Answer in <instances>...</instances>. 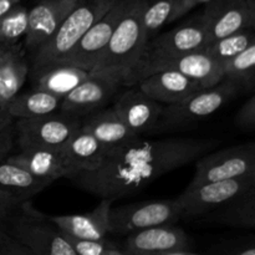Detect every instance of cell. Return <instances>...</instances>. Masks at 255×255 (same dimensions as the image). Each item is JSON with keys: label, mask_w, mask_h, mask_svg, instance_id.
I'll list each match as a JSON object with an SVG mask.
<instances>
[{"label": "cell", "mask_w": 255, "mask_h": 255, "mask_svg": "<svg viewBox=\"0 0 255 255\" xmlns=\"http://www.w3.org/2000/svg\"><path fill=\"white\" fill-rule=\"evenodd\" d=\"M30 66L19 44H0V109H5L26 81Z\"/></svg>", "instance_id": "21"}, {"label": "cell", "mask_w": 255, "mask_h": 255, "mask_svg": "<svg viewBox=\"0 0 255 255\" xmlns=\"http://www.w3.org/2000/svg\"><path fill=\"white\" fill-rule=\"evenodd\" d=\"M154 255H202V254H196V253H192V252L187 251V249H178V251H169V252H163V253L154 254Z\"/></svg>", "instance_id": "39"}, {"label": "cell", "mask_w": 255, "mask_h": 255, "mask_svg": "<svg viewBox=\"0 0 255 255\" xmlns=\"http://www.w3.org/2000/svg\"><path fill=\"white\" fill-rule=\"evenodd\" d=\"M60 152L71 176L100 168L109 156V149L81 127L60 148Z\"/></svg>", "instance_id": "19"}, {"label": "cell", "mask_w": 255, "mask_h": 255, "mask_svg": "<svg viewBox=\"0 0 255 255\" xmlns=\"http://www.w3.org/2000/svg\"><path fill=\"white\" fill-rule=\"evenodd\" d=\"M129 0H119L109 11L102 15L86 34L81 37L74 49L65 56L61 62L92 71L102 51L109 44L115 27L126 11Z\"/></svg>", "instance_id": "13"}, {"label": "cell", "mask_w": 255, "mask_h": 255, "mask_svg": "<svg viewBox=\"0 0 255 255\" xmlns=\"http://www.w3.org/2000/svg\"><path fill=\"white\" fill-rule=\"evenodd\" d=\"M236 124L242 131L251 132L255 128V96L249 97L239 109L236 116Z\"/></svg>", "instance_id": "35"}, {"label": "cell", "mask_w": 255, "mask_h": 255, "mask_svg": "<svg viewBox=\"0 0 255 255\" xmlns=\"http://www.w3.org/2000/svg\"><path fill=\"white\" fill-rule=\"evenodd\" d=\"M255 44V35L253 29L243 30V31L236 32V34L228 35L222 39L209 41L203 47V51L207 52L209 56L216 59L222 65L226 64L228 60L234 57L236 55L241 54L251 45Z\"/></svg>", "instance_id": "29"}, {"label": "cell", "mask_w": 255, "mask_h": 255, "mask_svg": "<svg viewBox=\"0 0 255 255\" xmlns=\"http://www.w3.org/2000/svg\"><path fill=\"white\" fill-rule=\"evenodd\" d=\"M209 42L201 16L147 41L141 56L124 80V87L134 86L144 77L163 71L182 55L202 50Z\"/></svg>", "instance_id": "2"}, {"label": "cell", "mask_w": 255, "mask_h": 255, "mask_svg": "<svg viewBox=\"0 0 255 255\" xmlns=\"http://www.w3.org/2000/svg\"><path fill=\"white\" fill-rule=\"evenodd\" d=\"M166 70H176L199 84L202 89H211L224 79L223 65L203 50L188 52L172 62Z\"/></svg>", "instance_id": "23"}, {"label": "cell", "mask_w": 255, "mask_h": 255, "mask_svg": "<svg viewBox=\"0 0 255 255\" xmlns=\"http://www.w3.org/2000/svg\"><path fill=\"white\" fill-rule=\"evenodd\" d=\"M124 86V76L112 70L90 71V75L60 102L59 111L84 119L105 109L114 99L120 87Z\"/></svg>", "instance_id": "9"}, {"label": "cell", "mask_w": 255, "mask_h": 255, "mask_svg": "<svg viewBox=\"0 0 255 255\" xmlns=\"http://www.w3.org/2000/svg\"><path fill=\"white\" fill-rule=\"evenodd\" d=\"M21 203L22 201H20L19 198L0 188V227L6 223L7 219Z\"/></svg>", "instance_id": "36"}, {"label": "cell", "mask_w": 255, "mask_h": 255, "mask_svg": "<svg viewBox=\"0 0 255 255\" xmlns=\"http://www.w3.org/2000/svg\"><path fill=\"white\" fill-rule=\"evenodd\" d=\"M102 255H125V253H124V252L119 251L117 248H115L114 246H111L104 252V254H102Z\"/></svg>", "instance_id": "40"}, {"label": "cell", "mask_w": 255, "mask_h": 255, "mask_svg": "<svg viewBox=\"0 0 255 255\" xmlns=\"http://www.w3.org/2000/svg\"><path fill=\"white\" fill-rule=\"evenodd\" d=\"M141 91L159 104L172 105L203 90L199 84L176 70H163L144 77L137 84Z\"/></svg>", "instance_id": "18"}, {"label": "cell", "mask_w": 255, "mask_h": 255, "mask_svg": "<svg viewBox=\"0 0 255 255\" xmlns=\"http://www.w3.org/2000/svg\"><path fill=\"white\" fill-rule=\"evenodd\" d=\"M4 226L34 255H77L62 232L35 209L31 201L22 202Z\"/></svg>", "instance_id": "5"}, {"label": "cell", "mask_w": 255, "mask_h": 255, "mask_svg": "<svg viewBox=\"0 0 255 255\" xmlns=\"http://www.w3.org/2000/svg\"><path fill=\"white\" fill-rule=\"evenodd\" d=\"M81 128L91 133L102 146L106 147L109 153L139 137L127 128L112 107L87 115L81 120Z\"/></svg>", "instance_id": "20"}, {"label": "cell", "mask_w": 255, "mask_h": 255, "mask_svg": "<svg viewBox=\"0 0 255 255\" xmlns=\"http://www.w3.org/2000/svg\"><path fill=\"white\" fill-rule=\"evenodd\" d=\"M20 1L17 0H0V16L6 14L14 5L19 4Z\"/></svg>", "instance_id": "38"}, {"label": "cell", "mask_w": 255, "mask_h": 255, "mask_svg": "<svg viewBox=\"0 0 255 255\" xmlns=\"http://www.w3.org/2000/svg\"><path fill=\"white\" fill-rule=\"evenodd\" d=\"M188 248V237L173 224L152 227L127 236L125 255H154Z\"/></svg>", "instance_id": "16"}, {"label": "cell", "mask_w": 255, "mask_h": 255, "mask_svg": "<svg viewBox=\"0 0 255 255\" xmlns=\"http://www.w3.org/2000/svg\"><path fill=\"white\" fill-rule=\"evenodd\" d=\"M174 0H147L142 12V24L148 39L154 36L162 26L168 24Z\"/></svg>", "instance_id": "31"}, {"label": "cell", "mask_w": 255, "mask_h": 255, "mask_svg": "<svg viewBox=\"0 0 255 255\" xmlns=\"http://www.w3.org/2000/svg\"><path fill=\"white\" fill-rule=\"evenodd\" d=\"M15 143V119L5 109H0V161L10 156Z\"/></svg>", "instance_id": "32"}, {"label": "cell", "mask_w": 255, "mask_h": 255, "mask_svg": "<svg viewBox=\"0 0 255 255\" xmlns=\"http://www.w3.org/2000/svg\"><path fill=\"white\" fill-rule=\"evenodd\" d=\"M62 99L34 87L22 94H17L5 107L12 119H31L59 111Z\"/></svg>", "instance_id": "27"}, {"label": "cell", "mask_w": 255, "mask_h": 255, "mask_svg": "<svg viewBox=\"0 0 255 255\" xmlns=\"http://www.w3.org/2000/svg\"><path fill=\"white\" fill-rule=\"evenodd\" d=\"M254 187L255 174L196 186L189 184L183 193L177 197L182 208V218L204 216Z\"/></svg>", "instance_id": "11"}, {"label": "cell", "mask_w": 255, "mask_h": 255, "mask_svg": "<svg viewBox=\"0 0 255 255\" xmlns=\"http://www.w3.org/2000/svg\"><path fill=\"white\" fill-rule=\"evenodd\" d=\"M255 174V143L232 146L207 152L196 161V173L189 184L241 178Z\"/></svg>", "instance_id": "10"}, {"label": "cell", "mask_w": 255, "mask_h": 255, "mask_svg": "<svg viewBox=\"0 0 255 255\" xmlns=\"http://www.w3.org/2000/svg\"><path fill=\"white\" fill-rule=\"evenodd\" d=\"M5 159L22 167L35 176L52 179L54 182L71 176V171L65 163L60 148L20 149V153L7 156Z\"/></svg>", "instance_id": "22"}, {"label": "cell", "mask_w": 255, "mask_h": 255, "mask_svg": "<svg viewBox=\"0 0 255 255\" xmlns=\"http://www.w3.org/2000/svg\"><path fill=\"white\" fill-rule=\"evenodd\" d=\"M119 0H80L55 34L32 52V69L57 64L65 59L87 30Z\"/></svg>", "instance_id": "4"}, {"label": "cell", "mask_w": 255, "mask_h": 255, "mask_svg": "<svg viewBox=\"0 0 255 255\" xmlns=\"http://www.w3.org/2000/svg\"><path fill=\"white\" fill-rule=\"evenodd\" d=\"M0 255H34L27 247L0 227Z\"/></svg>", "instance_id": "34"}, {"label": "cell", "mask_w": 255, "mask_h": 255, "mask_svg": "<svg viewBox=\"0 0 255 255\" xmlns=\"http://www.w3.org/2000/svg\"><path fill=\"white\" fill-rule=\"evenodd\" d=\"M209 41L254 29L255 4L249 0H212L199 14Z\"/></svg>", "instance_id": "12"}, {"label": "cell", "mask_w": 255, "mask_h": 255, "mask_svg": "<svg viewBox=\"0 0 255 255\" xmlns=\"http://www.w3.org/2000/svg\"><path fill=\"white\" fill-rule=\"evenodd\" d=\"M224 80L239 89L252 90L255 84V44L236 55L223 65Z\"/></svg>", "instance_id": "28"}, {"label": "cell", "mask_w": 255, "mask_h": 255, "mask_svg": "<svg viewBox=\"0 0 255 255\" xmlns=\"http://www.w3.org/2000/svg\"><path fill=\"white\" fill-rule=\"evenodd\" d=\"M81 127V119L57 111L31 119L15 120V142L20 149H59Z\"/></svg>", "instance_id": "7"}, {"label": "cell", "mask_w": 255, "mask_h": 255, "mask_svg": "<svg viewBox=\"0 0 255 255\" xmlns=\"http://www.w3.org/2000/svg\"><path fill=\"white\" fill-rule=\"evenodd\" d=\"M62 234L77 255H102L109 247L112 246L106 239H104V241H89V239L75 238V237L69 236L66 233Z\"/></svg>", "instance_id": "33"}, {"label": "cell", "mask_w": 255, "mask_h": 255, "mask_svg": "<svg viewBox=\"0 0 255 255\" xmlns=\"http://www.w3.org/2000/svg\"><path fill=\"white\" fill-rule=\"evenodd\" d=\"M17 1H21V0H17Z\"/></svg>", "instance_id": "43"}, {"label": "cell", "mask_w": 255, "mask_h": 255, "mask_svg": "<svg viewBox=\"0 0 255 255\" xmlns=\"http://www.w3.org/2000/svg\"><path fill=\"white\" fill-rule=\"evenodd\" d=\"M52 182V179L30 173L7 159L0 161V188L20 201H31L32 197L46 189Z\"/></svg>", "instance_id": "25"}, {"label": "cell", "mask_w": 255, "mask_h": 255, "mask_svg": "<svg viewBox=\"0 0 255 255\" xmlns=\"http://www.w3.org/2000/svg\"><path fill=\"white\" fill-rule=\"evenodd\" d=\"M249 1H251V2H254V4H255V0H249Z\"/></svg>", "instance_id": "42"}, {"label": "cell", "mask_w": 255, "mask_h": 255, "mask_svg": "<svg viewBox=\"0 0 255 255\" xmlns=\"http://www.w3.org/2000/svg\"><path fill=\"white\" fill-rule=\"evenodd\" d=\"M27 11L21 4H16L0 16V44L15 45L24 39L27 30Z\"/></svg>", "instance_id": "30"}, {"label": "cell", "mask_w": 255, "mask_h": 255, "mask_svg": "<svg viewBox=\"0 0 255 255\" xmlns=\"http://www.w3.org/2000/svg\"><path fill=\"white\" fill-rule=\"evenodd\" d=\"M35 87L64 99L90 75V71L74 65L57 62L34 70Z\"/></svg>", "instance_id": "24"}, {"label": "cell", "mask_w": 255, "mask_h": 255, "mask_svg": "<svg viewBox=\"0 0 255 255\" xmlns=\"http://www.w3.org/2000/svg\"><path fill=\"white\" fill-rule=\"evenodd\" d=\"M239 91L228 80H222L211 89L199 90L177 104L166 105L158 124L163 128H184L216 114Z\"/></svg>", "instance_id": "6"}, {"label": "cell", "mask_w": 255, "mask_h": 255, "mask_svg": "<svg viewBox=\"0 0 255 255\" xmlns=\"http://www.w3.org/2000/svg\"><path fill=\"white\" fill-rule=\"evenodd\" d=\"M219 144L216 138L167 137L133 141L114 149L100 168L80 172L70 181L100 198L116 201L137 193L164 174L196 162Z\"/></svg>", "instance_id": "1"}, {"label": "cell", "mask_w": 255, "mask_h": 255, "mask_svg": "<svg viewBox=\"0 0 255 255\" xmlns=\"http://www.w3.org/2000/svg\"><path fill=\"white\" fill-rule=\"evenodd\" d=\"M80 0H40L27 11L24 46L34 52L55 34Z\"/></svg>", "instance_id": "15"}, {"label": "cell", "mask_w": 255, "mask_h": 255, "mask_svg": "<svg viewBox=\"0 0 255 255\" xmlns=\"http://www.w3.org/2000/svg\"><path fill=\"white\" fill-rule=\"evenodd\" d=\"M147 0H129L126 11L115 27L109 44L92 71L112 70L126 79L141 56L148 36L142 24V12Z\"/></svg>", "instance_id": "3"}, {"label": "cell", "mask_w": 255, "mask_h": 255, "mask_svg": "<svg viewBox=\"0 0 255 255\" xmlns=\"http://www.w3.org/2000/svg\"><path fill=\"white\" fill-rule=\"evenodd\" d=\"M181 218L182 208L177 198L124 204L110 209L109 232L128 236L142 229L174 224Z\"/></svg>", "instance_id": "8"}, {"label": "cell", "mask_w": 255, "mask_h": 255, "mask_svg": "<svg viewBox=\"0 0 255 255\" xmlns=\"http://www.w3.org/2000/svg\"><path fill=\"white\" fill-rule=\"evenodd\" d=\"M211 223L223 224L234 228L252 229L255 227V187L243 192L219 208L204 214Z\"/></svg>", "instance_id": "26"}, {"label": "cell", "mask_w": 255, "mask_h": 255, "mask_svg": "<svg viewBox=\"0 0 255 255\" xmlns=\"http://www.w3.org/2000/svg\"><path fill=\"white\" fill-rule=\"evenodd\" d=\"M112 109L132 133L141 136L158 126L164 106L134 85L117 97Z\"/></svg>", "instance_id": "14"}, {"label": "cell", "mask_w": 255, "mask_h": 255, "mask_svg": "<svg viewBox=\"0 0 255 255\" xmlns=\"http://www.w3.org/2000/svg\"><path fill=\"white\" fill-rule=\"evenodd\" d=\"M112 199L102 198L100 203L89 213L69 214V216H47L62 233L80 239L104 241L109 232V213Z\"/></svg>", "instance_id": "17"}, {"label": "cell", "mask_w": 255, "mask_h": 255, "mask_svg": "<svg viewBox=\"0 0 255 255\" xmlns=\"http://www.w3.org/2000/svg\"><path fill=\"white\" fill-rule=\"evenodd\" d=\"M209 1H212V0H174L173 9H172L171 16L168 19V24L181 19L182 16H184L187 12H189L194 7L199 6V5L208 4Z\"/></svg>", "instance_id": "37"}, {"label": "cell", "mask_w": 255, "mask_h": 255, "mask_svg": "<svg viewBox=\"0 0 255 255\" xmlns=\"http://www.w3.org/2000/svg\"><path fill=\"white\" fill-rule=\"evenodd\" d=\"M233 255H255V248L254 247H249V248H244L243 251L238 252V253Z\"/></svg>", "instance_id": "41"}]
</instances>
